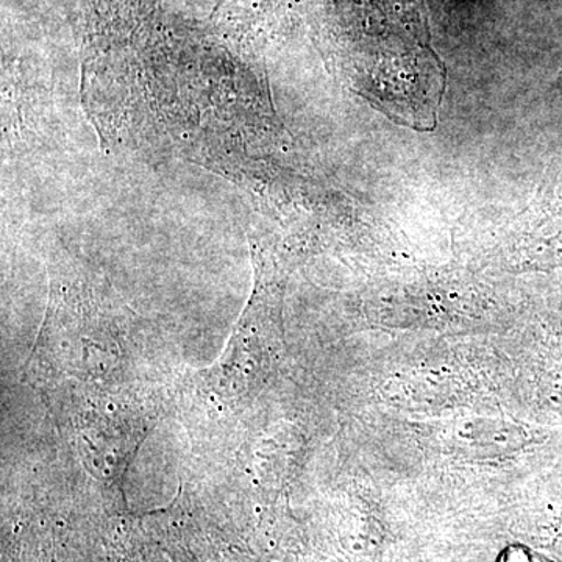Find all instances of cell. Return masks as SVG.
I'll return each mask as SVG.
<instances>
[{"label": "cell", "mask_w": 562, "mask_h": 562, "mask_svg": "<svg viewBox=\"0 0 562 562\" xmlns=\"http://www.w3.org/2000/svg\"><path fill=\"white\" fill-rule=\"evenodd\" d=\"M527 432L517 424L497 417H476L458 425L457 441L480 457H502L527 443Z\"/></svg>", "instance_id": "cell-1"}, {"label": "cell", "mask_w": 562, "mask_h": 562, "mask_svg": "<svg viewBox=\"0 0 562 562\" xmlns=\"http://www.w3.org/2000/svg\"><path fill=\"white\" fill-rule=\"evenodd\" d=\"M538 561V553L525 549L522 546H512L503 550L497 562H536Z\"/></svg>", "instance_id": "cell-2"}]
</instances>
